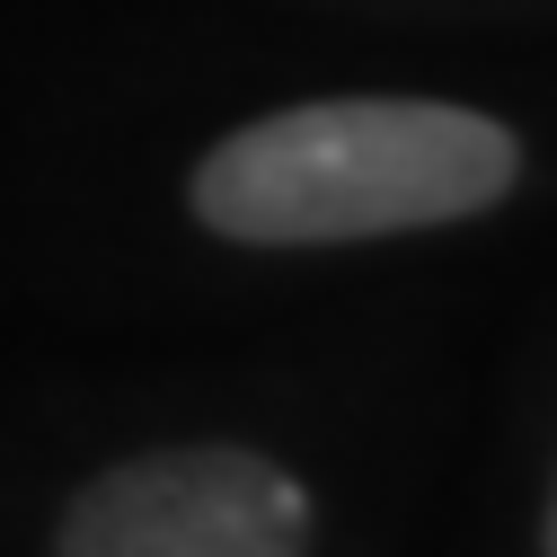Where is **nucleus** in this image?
Returning <instances> with one entry per match:
<instances>
[{
	"label": "nucleus",
	"instance_id": "obj_1",
	"mask_svg": "<svg viewBox=\"0 0 557 557\" xmlns=\"http://www.w3.org/2000/svg\"><path fill=\"white\" fill-rule=\"evenodd\" d=\"M522 177V143L451 98H310L239 124L195 169V222L239 248H345L443 231Z\"/></svg>",
	"mask_w": 557,
	"mask_h": 557
},
{
	"label": "nucleus",
	"instance_id": "obj_2",
	"mask_svg": "<svg viewBox=\"0 0 557 557\" xmlns=\"http://www.w3.org/2000/svg\"><path fill=\"white\" fill-rule=\"evenodd\" d=\"M53 557H310V486L248 443H169L98 469Z\"/></svg>",
	"mask_w": 557,
	"mask_h": 557
},
{
	"label": "nucleus",
	"instance_id": "obj_3",
	"mask_svg": "<svg viewBox=\"0 0 557 557\" xmlns=\"http://www.w3.org/2000/svg\"><path fill=\"white\" fill-rule=\"evenodd\" d=\"M540 557H557V486H548V522H540Z\"/></svg>",
	"mask_w": 557,
	"mask_h": 557
}]
</instances>
